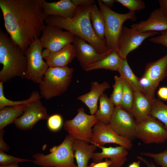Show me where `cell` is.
Returning <instances> with one entry per match:
<instances>
[{
	"mask_svg": "<svg viewBox=\"0 0 167 167\" xmlns=\"http://www.w3.org/2000/svg\"><path fill=\"white\" fill-rule=\"evenodd\" d=\"M93 135L90 143L97 147L107 143H115L130 150L133 147L131 140L116 133L109 124L98 121L92 129Z\"/></svg>",
	"mask_w": 167,
	"mask_h": 167,
	"instance_id": "13",
	"label": "cell"
},
{
	"mask_svg": "<svg viewBox=\"0 0 167 167\" xmlns=\"http://www.w3.org/2000/svg\"><path fill=\"white\" fill-rule=\"evenodd\" d=\"M110 87L109 84L106 81L101 83L96 81H93L91 83L90 91L79 96L77 99L87 106L91 115H94L98 109L97 103L100 96Z\"/></svg>",
	"mask_w": 167,
	"mask_h": 167,
	"instance_id": "20",
	"label": "cell"
},
{
	"mask_svg": "<svg viewBox=\"0 0 167 167\" xmlns=\"http://www.w3.org/2000/svg\"><path fill=\"white\" fill-rule=\"evenodd\" d=\"M40 97L28 104L22 115L17 118L14 123L19 129L27 131L31 129L41 120H47L49 116Z\"/></svg>",
	"mask_w": 167,
	"mask_h": 167,
	"instance_id": "14",
	"label": "cell"
},
{
	"mask_svg": "<svg viewBox=\"0 0 167 167\" xmlns=\"http://www.w3.org/2000/svg\"><path fill=\"white\" fill-rule=\"evenodd\" d=\"M122 78L123 82V91L121 106L130 112L133 101L134 91L128 83L124 79Z\"/></svg>",
	"mask_w": 167,
	"mask_h": 167,
	"instance_id": "32",
	"label": "cell"
},
{
	"mask_svg": "<svg viewBox=\"0 0 167 167\" xmlns=\"http://www.w3.org/2000/svg\"><path fill=\"white\" fill-rule=\"evenodd\" d=\"M118 134L131 141L135 137L136 122L131 113L121 106L115 107L109 124Z\"/></svg>",
	"mask_w": 167,
	"mask_h": 167,
	"instance_id": "15",
	"label": "cell"
},
{
	"mask_svg": "<svg viewBox=\"0 0 167 167\" xmlns=\"http://www.w3.org/2000/svg\"><path fill=\"white\" fill-rule=\"evenodd\" d=\"M140 161H134L130 164L128 167H140Z\"/></svg>",
	"mask_w": 167,
	"mask_h": 167,
	"instance_id": "45",
	"label": "cell"
},
{
	"mask_svg": "<svg viewBox=\"0 0 167 167\" xmlns=\"http://www.w3.org/2000/svg\"><path fill=\"white\" fill-rule=\"evenodd\" d=\"M118 72L120 74V76L130 85L134 92H142L139 78L133 73L128 63L127 59H122Z\"/></svg>",
	"mask_w": 167,
	"mask_h": 167,
	"instance_id": "28",
	"label": "cell"
},
{
	"mask_svg": "<svg viewBox=\"0 0 167 167\" xmlns=\"http://www.w3.org/2000/svg\"><path fill=\"white\" fill-rule=\"evenodd\" d=\"M137 159L140 161H141L144 162L147 167H157L152 162L146 159L141 156H138L137 157Z\"/></svg>",
	"mask_w": 167,
	"mask_h": 167,
	"instance_id": "42",
	"label": "cell"
},
{
	"mask_svg": "<svg viewBox=\"0 0 167 167\" xmlns=\"http://www.w3.org/2000/svg\"><path fill=\"white\" fill-rule=\"evenodd\" d=\"M4 132V129L0 130V151L6 152L9 150V147L5 142L3 139Z\"/></svg>",
	"mask_w": 167,
	"mask_h": 167,
	"instance_id": "39",
	"label": "cell"
},
{
	"mask_svg": "<svg viewBox=\"0 0 167 167\" xmlns=\"http://www.w3.org/2000/svg\"><path fill=\"white\" fill-rule=\"evenodd\" d=\"M99 148L102 151L100 152L94 153L92 159L94 162H101L104 158H109L111 162L110 167H121L127 161L128 152L127 150L123 146H102Z\"/></svg>",
	"mask_w": 167,
	"mask_h": 167,
	"instance_id": "18",
	"label": "cell"
},
{
	"mask_svg": "<svg viewBox=\"0 0 167 167\" xmlns=\"http://www.w3.org/2000/svg\"><path fill=\"white\" fill-rule=\"evenodd\" d=\"M131 28L142 32H161L167 30V16L160 8H157L147 20L133 24Z\"/></svg>",
	"mask_w": 167,
	"mask_h": 167,
	"instance_id": "17",
	"label": "cell"
},
{
	"mask_svg": "<svg viewBox=\"0 0 167 167\" xmlns=\"http://www.w3.org/2000/svg\"><path fill=\"white\" fill-rule=\"evenodd\" d=\"M76 57L75 50L72 44H68L59 50L51 53L44 59L49 67H64Z\"/></svg>",
	"mask_w": 167,
	"mask_h": 167,
	"instance_id": "22",
	"label": "cell"
},
{
	"mask_svg": "<svg viewBox=\"0 0 167 167\" xmlns=\"http://www.w3.org/2000/svg\"><path fill=\"white\" fill-rule=\"evenodd\" d=\"M135 137L146 144L162 143L167 140V130L161 122L149 115L136 123Z\"/></svg>",
	"mask_w": 167,
	"mask_h": 167,
	"instance_id": "10",
	"label": "cell"
},
{
	"mask_svg": "<svg viewBox=\"0 0 167 167\" xmlns=\"http://www.w3.org/2000/svg\"><path fill=\"white\" fill-rule=\"evenodd\" d=\"M122 59L117 51L113 49L101 59L89 66L86 71L97 69H105L118 71Z\"/></svg>",
	"mask_w": 167,
	"mask_h": 167,
	"instance_id": "24",
	"label": "cell"
},
{
	"mask_svg": "<svg viewBox=\"0 0 167 167\" xmlns=\"http://www.w3.org/2000/svg\"><path fill=\"white\" fill-rule=\"evenodd\" d=\"M0 167H19L18 165V163L14 164L7 165H0Z\"/></svg>",
	"mask_w": 167,
	"mask_h": 167,
	"instance_id": "46",
	"label": "cell"
},
{
	"mask_svg": "<svg viewBox=\"0 0 167 167\" xmlns=\"http://www.w3.org/2000/svg\"><path fill=\"white\" fill-rule=\"evenodd\" d=\"M111 162L109 159L106 158L105 161L97 163H92L88 167H110Z\"/></svg>",
	"mask_w": 167,
	"mask_h": 167,
	"instance_id": "40",
	"label": "cell"
},
{
	"mask_svg": "<svg viewBox=\"0 0 167 167\" xmlns=\"http://www.w3.org/2000/svg\"><path fill=\"white\" fill-rule=\"evenodd\" d=\"M0 81L3 83L16 77L25 78L27 61L21 49L0 29Z\"/></svg>",
	"mask_w": 167,
	"mask_h": 167,
	"instance_id": "3",
	"label": "cell"
},
{
	"mask_svg": "<svg viewBox=\"0 0 167 167\" xmlns=\"http://www.w3.org/2000/svg\"><path fill=\"white\" fill-rule=\"evenodd\" d=\"M93 5L77 6L75 15L71 19H66L58 16H48L45 20L46 25L65 29L85 40L99 53H105L110 50L107 49L105 41L101 40L95 34L91 23L89 15Z\"/></svg>",
	"mask_w": 167,
	"mask_h": 167,
	"instance_id": "2",
	"label": "cell"
},
{
	"mask_svg": "<svg viewBox=\"0 0 167 167\" xmlns=\"http://www.w3.org/2000/svg\"><path fill=\"white\" fill-rule=\"evenodd\" d=\"M157 32H142L123 26L118 40L117 51L122 59L138 48L147 38L158 34Z\"/></svg>",
	"mask_w": 167,
	"mask_h": 167,
	"instance_id": "11",
	"label": "cell"
},
{
	"mask_svg": "<svg viewBox=\"0 0 167 167\" xmlns=\"http://www.w3.org/2000/svg\"><path fill=\"white\" fill-rule=\"evenodd\" d=\"M27 105L5 107L0 110V130L8 125L14 123L23 114Z\"/></svg>",
	"mask_w": 167,
	"mask_h": 167,
	"instance_id": "26",
	"label": "cell"
},
{
	"mask_svg": "<svg viewBox=\"0 0 167 167\" xmlns=\"http://www.w3.org/2000/svg\"><path fill=\"white\" fill-rule=\"evenodd\" d=\"M0 7L11 39L24 53L46 26L41 0H0Z\"/></svg>",
	"mask_w": 167,
	"mask_h": 167,
	"instance_id": "1",
	"label": "cell"
},
{
	"mask_svg": "<svg viewBox=\"0 0 167 167\" xmlns=\"http://www.w3.org/2000/svg\"><path fill=\"white\" fill-rule=\"evenodd\" d=\"M116 2L120 3L131 12L143 10L146 7L145 3L141 0H116Z\"/></svg>",
	"mask_w": 167,
	"mask_h": 167,
	"instance_id": "33",
	"label": "cell"
},
{
	"mask_svg": "<svg viewBox=\"0 0 167 167\" xmlns=\"http://www.w3.org/2000/svg\"><path fill=\"white\" fill-rule=\"evenodd\" d=\"M149 41L154 43L161 45L167 47V30L161 32L160 35L152 37Z\"/></svg>",
	"mask_w": 167,
	"mask_h": 167,
	"instance_id": "37",
	"label": "cell"
},
{
	"mask_svg": "<svg viewBox=\"0 0 167 167\" xmlns=\"http://www.w3.org/2000/svg\"><path fill=\"white\" fill-rule=\"evenodd\" d=\"M99 107L94 114L98 121L109 124L113 114L115 106L107 95L103 93L99 99Z\"/></svg>",
	"mask_w": 167,
	"mask_h": 167,
	"instance_id": "25",
	"label": "cell"
},
{
	"mask_svg": "<svg viewBox=\"0 0 167 167\" xmlns=\"http://www.w3.org/2000/svg\"><path fill=\"white\" fill-rule=\"evenodd\" d=\"M98 122L95 115L86 113L83 108H79L75 116L66 120L63 124L64 129L74 139L90 143L92 137V127Z\"/></svg>",
	"mask_w": 167,
	"mask_h": 167,
	"instance_id": "8",
	"label": "cell"
},
{
	"mask_svg": "<svg viewBox=\"0 0 167 167\" xmlns=\"http://www.w3.org/2000/svg\"><path fill=\"white\" fill-rule=\"evenodd\" d=\"M149 115L161 122L167 130V104L159 98L152 100V106Z\"/></svg>",
	"mask_w": 167,
	"mask_h": 167,
	"instance_id": "29",
	"label": "cell"
},
{
	"mask_svg": "<svg viewBox=\"0 0 167 167\" xmlns=\"http://www.w3.org/2000/svg\"><path fill=\"white\" fill-rule=\"evenodd\" d=\"M74 69L68 66L49 67L39 84L40 94L49 100L67 90L71 81Z\"/></svg>",
	"mask_w": 167,
	"mask_h": 167,
	"instance_id": "4",
	"label": "cell"
},
{
	"mask_svg": "<svg viewBox=\"0 0 167 167\" xmlns=\"http://www.w3.org/2000/svg\"><path fill=\"white\" fill-rule=\"evenodd\" d=\"M76 57L81 68L86 71L90 65L101 59L113 50L103 53H99L96 49L85 40L75 35L72 42Z\"/></svg>",
	"mask_w": 167,
	"mask_h": 167,
	"instance_id": "16",
	"label": "cell"
},
{
	"mask_svg": "<svg viewBox=\"0 0 167 167\" xmlns=\"http://www.w3.org/2000/svg\"><path fill=\"white\" fill-rule=\"evenodd\" d=\"M74 36L71 32L63 31L59 27L46 25L40 39L43 48L54 53L72 43Z\"/></svg>",
	"mask_w": 167,
	"mask_h": 167,
	"instance_id": "12",
	"label": "cell"
},
{
	"mask_svg": "<svg viewBox=\"0 0 167 167\" xmlns=\"http://www.w3.org/2000/svg\"><path fill=\"white\" fill-rule=\"evenodd\" d=\"M151 106L152 100L142 92H134V99L130 113L136 123L142 122L149 115Z\"/></svg>",
	"mask_w": 167,
	"mask_h": 167,
	"instance_id": "21",
	"label": "cell"
},
{
	"mask_svg": "<svg viewBox=\"0 0 167 167\" xmlns=\"http://www.w3.org/2000/svg\"><path fill=\"white\" fill-rule=\"evenodd\" d=\"M158 2L160 6V8L167 16V0H159Z\"/></svg>",
	"mask_w": 167,
	"mask_h": 167,
	"instance_id": "43",
	"label": "cell"
},
{
	"mask_svg": "<svg viewBox=\"0 0 167 167\" xmlns=\"http://www.w3.org/2000/svg\"><path fill=\"white\" fill-rule=\"evenodd\" d=\"M32 160L16 157L6 153L4 152L0 151V165L4 166L10 165L19 162H32Z\"/></svg>",
	"mask_w": 167,
	"mask_h": 167,
	"instance_id": "35",
	"label": "cell"
},
{
	"mask_svg": "<svg viewBox=\"0 0 167 167\" xmlns=\"http://www.w3.org/2000/svg\"><path fill=\"white\" fill-rule=\"evenodd\" d=\"M104 4L107 7L110 8L112 7L116 0H101Z\"/></svg>",
	"mask_w": 167,
	"mask_h": 167,
	"instance_id": "44",
	"label": "cell"
},
{
	"mask_svg": "<svg viewBox=\"0 0 167 167\" xmlns=\"http://www.w3.org/2000/svg\"><path fill=\"white\" fill-rule=\"evenodd\" d=\"M47 120L48 127L51 131H59L63 125L62 118L59 114H54L49 116Z\"/></svg>",
	"mask_w": 167,
	"mask_h": 167,
	"instance_id": "36",
	"label": "cell"
},
{
	"mask_svg": "<svg viewBox=\"0 0 167 167\" xmlns=\"http://www.w3.org/2000/svg\"><path fill=\"white\" fill-rule=\"evenodd\" d=\"M157 94L159 98L165 101H167V87H162L159 88Z\"/></svg>",
	"mask_w": 167,
	"mask_h": 167,
	"instance_id": "41",
	"label": "cell"
},
{
	"mask_svg": "<svg viewBox=\"0 0 167 167\" xmlns=\"http://www.w3.org/2000/svg\"><path fill=\"white\" fill-rule=\"evenodd\" d=\"M3 83L0 82V109L7 106H15L29 104L40 97L38 91H34L28 99L21 101H13L6 98L3 92Z\"/></svg>",
	"mask_w": 167,
	"mask_h": 167,
	"instance_id": "30",
	"label": "cell"
},
{
	"mask_svg": "<svg viewBox=\"0 0 167 167\" xmlns=\"http://www.w3.org/2000/svg\"><path fill=\"white\" fill-rule=\"evenodd\" d=\"M114 84L113 85V90L110 98L115 107L121 106L123 91V80L121 76L114 77Z\"/></svg>",
	"mask_w": 167,
	"mask_h": 167,
	"instance_id": "31",
	"label": "cell"
},
{
	"mask_svg": "<svg viewBox=\"0 0 167 167\" xmlns=\"http://www.w3.org/2000/svg\"><path fill=\"white\" fill-rule=\"evenodd\" d=\"M96 146L81 140L74 139L73 148L77 167H88V162L92 158Z\"/></svg>",
	"mask_w": 167,
	"mask_h": 167,
	"instance_id": "23",
	"label": "cell"
},
{
	"mask_svg": "<svg viewBox=\"0 0 167 167\" xmlns=\"http://www.w3.org/2000/svg\"><path fill=\"white\" fill-rule=\"evenodd\" d=\"M71 1L77 6H85L95 4V1L94 0H71Z\"/></svg>",
	"mask_w": 167,
	"mask_h": 167,
	"instance_id": "38",
	"label": "cell"
},
{
	"mask_svg": "<svg viewBox=\"0 0 167 167\" xmlns=\"http://www.w3.org/2000/svg\"><path fill=\"white\" fill-rule=\"evenodd\" d=\"M41 2L43 10L47 16H58L66 19L74 17L77 7L70 0H61L53 2L41 0Z\"/></svg>",
	"mask_w": 167,
	"mask_h": 167,
	"instance_id": "19",
	"label": "cell"
},
{
	"mask_svg": "<svg viewBox=\"0 0 167 167\" xmlns=\"http://www.w3.org/2000/svg\"><path fill=\"white\" fill-rule=\"evenodd\" d=\"M140 154L152 158L156 163L161 167H167V148L160 153L142 152Z\"/></svg>",
	"mask_w": 167,
	"mask_h": 167,
	"instance_id": "34",
	"label": "cell"
},
{
	"mask_svg": "<svg viewBox=\"0 0 167 167\" xmlns=\"http://www.w3.org/2000/svg\"><path fill=\"white\" fill-rule=\"evenodd\" d=\"M89 17L95 33L100 39L105 41L104 19L99 9L96 4H93L92 6Z\"/></svg>",
	"mask_w": 167,
	"mask_h": 167,
	"instance_id": "27",
	"label": "cell"
},
{
	"mask_svg": "<svg viewBox=\"0 0 167 167\" xmlns=\"http://www.w3.org/2000/svg\"><path fill=\"white\" fill-rule=\"evenodd\" d=\"M73 140L69 135L66 136L60 144L50 149L49 154H34L32 162L41 167H77L74 162Z\"/></svg>",
	"mask_w": 167,
	"mask_h": 167,
	"instance_id": "5",
	"label": "cell"
},
{
	"mask_svg": "<svg viewBox=\"0 0 167 167\" xmlns=\"http://www.w3.org/2000/svg\"><path fill=\"white\" fill-rule=\"evenodd\" d=\"M167 77V53L162 57L147 63L142 76L139 78L142 92L150 100L160 82Z\"/></svg>",
	"mask_w": 167,
	"mask_h": 167,
	"instance_id": "7",
	"label": "cell"
},
{
	"mask_svg": "<svg viewBox=\"0 0 167 167\" xmlns=\"http://www.w3.org/2000/svg\"><path fill=\"white\" fill-rule=\"evenodd\" d=\"M43 47L39 38L36 39L24 53L27 61L25 78L39 84L49 68L42 57Z\"/></svg>",
	"mask_w": 167,
	"mask_h": 167,
	"instance_id": "9",
	"label": "cell"
},
{
	"mask_svg": "<svg viewBox=\"0 0 167 167\" xmlns=\"http://www.w3.org/2000/svg\"><path fill=\"white\" fill-rule=\"evenodd\" d=\"M97 3L105 21V37L106 47L108 50H117L123 24L127 20L135 21L136 19L135 12L129 11L120 14L106 6L101 0H97Z\"/></svg>",
	"mask_w": 167,
	"mask_h": 167,
	"instance_id": "6",
	"label": "cell"
}]
</instances>
